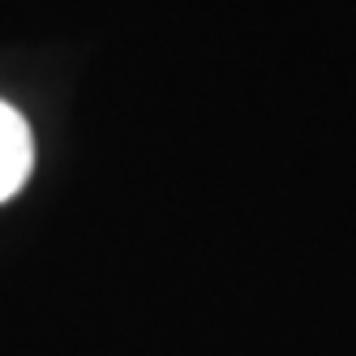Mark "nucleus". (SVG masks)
Wrapping results in <instances>:
<instances>
[{
  "mask_svg": "<svg viewBox=\"0 0 356 356\" xmlns=\"http://www.w3.org/2000/svg\"><path fill=\"white\" fill-rule=\"evenodd\" d=\"M31 172V134L26 120L0 104V202H5Z\"/></svg>",
  "mask_w": 356,
  "mask_h": 356,
  "instance_id": "1",
  "label": "nucleus"
}]
</instances>
